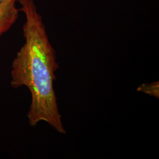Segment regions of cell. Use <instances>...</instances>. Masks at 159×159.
<instances>
[{
	"label": "cell",
	"instance_id": "obj_1",
	"mask_svg": "<svg viewBox=\"0 0 159 159\" xmlns=\"http://www.w3.org/2000/svg\"><path fill=\"white\" fill-rule=\"evenodd\" d=\"M19 11L25 17L23 25L25 43L12 64L11 85L25 86L30 91L31 103L27 114L30 125L45 121L57 132L65 134L54 89L56 71L59 68L56 51L51 46L42 17L34 0H17Z\"/></svg>",
	"mask_w": 159,
	"mask_h": 159
},
{
	"label": "cell",
	"instance_id": "obj_3",
	"mask_svg": "<svg viewBox=\"0 0 159 159\" xmlns=\"http://www.w3.org/2000/svg\"><path fill=\"white\" fill-rule=\"evenodd\" d=\"M137 91L143 92L147 94L150 96H153L159 98V81L153 82L152 83L147 84L144 83L140 85Z\"/></svg>",
	"mask_w": 159,
	"mask_h": 159
},
{
	"label": "cell",
	"instance_id": "obj_2",
	"mask_svg": "<svg viewBox=\"0 0 159 159\" xmlns=\"http://www.w3.org/2000/svg\"><path fill=\"white\" fill-rule=\"evenodd\" d=\"M17 0H4L0 4V37L16 23L19 9L16 7Z\"/></svg>",
	"mask_w": 159,
	"mask_h": 159
},
{
	"label": "cell",
	"instance_id": "obj_4",
	"mask_svg": "<svg viewBox=\"0 0 159 159\" xmlns=\"http://www.w3.org/2000/svg\"><path fill=\"white\" fill-rule=\"evenodd\" d=\"M4 1V0H0V4H1Z\"/></svg>",
	"mask_w": 159,
	"mask_h": 159
}]
</instances>
